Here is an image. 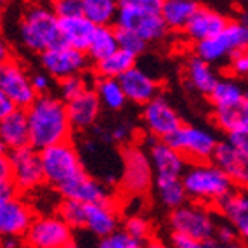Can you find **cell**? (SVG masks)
Returning <instances> with one entry per match:
<instances>
[{
    "mask_svg": "<svg viewBox=\"0 0 248 248\" xmlns=\"http://www.w3.org/2000/svg\"><path fill=\"white\" fill-rule=\"evenodd\" d=\"M30 124V144L37 149H44L56 142L71 139L70 116L66 101L59 95L40 94L26 108Z\"/></svg>",
    "mask_w": 248,
    "mask_h": 248,
    "instance_id": "cell-1",
    "label": "cell"
},
{
    "mask_svg": "<svg viewBox=\"0 0 248 248\" xmlns=\"http://www.w3.org/2000/svg\"><path fill=\"white\" fill-rule=\"evenodd\" d=\"M182 182L189 202L202 203L210 208H217V205L234 191L232 181L214 160L187 163Z\"/></svg>",
    "mask_w": 248,
    "mask_h": 248,
    "instance_id": "cell-2",
    "label": "cell"
},
{
    "mask_svg": "<svg viewBox=\"0 0 248 248\" xmlns=\"http://www.w3.org/2000/svg\"><path fill=\"white\" fill-rule=\"evenodd\" d=\"M19 40L31 52H44L61 42L59 17L46 4H31L21 16Z\"/></svg>",
    "mask_w": 248,
    "mask_h": 248,
    "instance_id": "cell-3",
    "label": "cell"
},
{
    "mask_svg": "<svg viewBox=\"0 0 248 248\" xmlns=\"http://www.w3.org/2000/svg\"><path fill=\"white\" fill-rule=\"evenodd\" d=\"M40 160L46 184L54 189L85 172L82 155L70 139L40 149Z\"/></svg>",
    "mask_w": 248,
    "mask_h": 248,
    "instance_id": "cell-4",
    "label": "cell"
},
{
    "mask_svg": "<svg viewBox=\"0 0 248 248\" xmlns=\"http://www.w3.org/2000/svg\"><path fill=\"white\" fill-rule=\"evenodd\" d=\"M155 184V170L148 149L128 142L122 151L120 187L125 196H144Z\"/></svg>",
    "mask_w": 248,
    "mask_h": 248,
    "instance_id": "cell-5",
    "label": "cell"
},
{
    "mask_svg": "<svg viewBox=\"0 0 248 248\" xmlns=\"http://www.w3.org/2000/svg\"><path fill=\"white\" fill-rule=\"evenodd\" d=\"M217 219L212 214L210 207L202 203L186 202L181 207L174 208L170 214V228L172 231L184 232L195 238L202 247H217L214 236L217 229Z\"/></svg>",
    "mask_w": 248,
    "mask_h": 248,
    "instance_id": "cell-6",
    "label": "cell"
},
{
    "mask_svg": "<svg viewBox=\"0 0 248 248\" xmlns=\"http://www.w3.org/2000/svg\"><path fill=\"white\" fill-rule=\"evenodd\" d=\"M241 49H248V23L241 19L229 21L217 35L195 44L196 56L212 64L228 62L232 54Z\"/></svg>",
    "mask_w": 248,
    "mask_h": 248,
    "instance_id": "cell-7",
    "label": "cell"
},
{
    "mask_svg": "<svg viewBox=\"0 0 248 248\" xmlns=\"http://www.w3.org/2000/svg\"><path fill=\"white\" fill-rule=\"evenodd\" d=\"M75 229L59 214L35 217L25 234V245L33 248H71L77 245Z\"/></svg>",
    "mask_w": 248,
    "mask_h": 248,
    "instance_id": "cell-8",
    "label": "cell"
},
{
    "mask_svg": "<svg viewBox=\"0 0 248 248\" xmlns=\"http://www.w3.org/2000/svg\"><path fill=\"white\" fill-rule=\"evenodd\" d=\"M165 141H169L174 146L179 153L186 158L187 163L212 160L215 149L220 142L215 137V134L207 130V128L186 124H182Z\"/></svg>",
    "mask_w": 248,
    "mask_h": 248,
    "instance_id": "cell-9",
    "label": "cell"
},
{
    "mask_svg": "<svg viewBox=\"0 0 248 248\" xmlns=\"http://www.w3.org/2000/svg\"><path fill=\"white\" fill-rule=\"evenodd\" d=\"M11 163V174L17 193L30 195L31 191L38 189L46 184L44 169H42L40 149L28 144L23 148L11 149L7 153Z\"/></svg>",
    "mask_w": 248,
    "mask_h": 248,
    "instance_id": "cell-10",
    "label": "cell"
},
{
    "mask_svg": "<svg viewBox=\"0 0 248 248\" xmlns=\"http://www.w3.org/2000/svg\"><path fill=\"white\" fill-rule=\"evenodd\" d=\"M115 23L118 28L130 30L137 33L148 44L161 40L169 31V26L165 25L161 13H153L132 4H120Z\"/></svg>",
    "mask_w": 248,
    "mask_h": 248,
    "instance_id": "cell-11",
    "label": "cell"
},
{
    "mask_svg": "<svg viewBox=\"0 0 248 248\" xmlns=\"http://www.w3.org/2000/svg\"><path fill=\"white\" fill-rule=\"evenodd\" d=\"M40 64L54 80H62L87 70L89 56L85 50L59 42L50 49L40 52Z\"/></svg>",
    "mask_w": 248,
    "mask_h": 248,
    "instance_id": "cell-12",
    "label": "cell"
},
{
    "mask_svg": "<svg viewBox=\"0 0 248 248\" xmlns=\"http://www.w3.org/2000/svg\"><path fill=\"white\" fill-rule=\"evenodd\" d=\"M141 120L151 139H169L182 125L175 108L161 95H156L142 106Z\"/></svg>",
    "mask_w": 248,
    "mask_h": 248,
    "instance_id": "cell-13",
    "label": "cell"
},
{
    "mask_svg": "<svg viewBox=\"0 0 248 248\" xmlns=\"http://www.w3.org/2000/svg\"><path fill=\"white\" fill-rule=\"evenodd\" d=\"M35 219V208L31 203L17 195L0 200V240L2 238H25Z\"/></svg>",
    "mask_w": 248,
    "mask_h": 248,
    "instance_id": "cell-14",
    "label": "cell"
},
{
    "mask_svg": "<svg viewBox=\"0 0 248 248\" xmlns=\"http://www.w3.org/2000/svg\"><path fill=\"white\" fill-rule=\"evenodd\" d=\"M0 89L14 101L17 108H28L37 99V91L33 89L31 77L14 59L0 64Z\"/></svg>",
    "mask_w": 248,
    "mask_h": 248,
    "instance_id": "cell-15",
    "label": "cell"
},
{
    "mask_svg": "<svg viewBox=\"0 0 248 248\" xmlns=\"http://www.w3.org/2000/svg\"><path fill=\"white\" fill-rule=\"evenodd\" d=\"M120 226V208L115 200L99 203H85L83 228L97 240L111 234Z\"/></svg>",
    "mask_w": 248,
    "mask_h": 248,
    "instance_id": "cell-16",
    "label": "cell"
},
{
    "mask_svg": "<svg viewBox=\"0 0 248 248\" xmlns=\"http://www.w3.org/2000/svg\"><path fill=\"white\" fill-rule=\"evenodd\" d=\"M58 193L61 195V198L78 200L82 203H99L115 200L111 189L104 182L89 175L87 170L58 187Z\"/></svg>",
    "mask_w": 248,
    "mask_h": 248,
    "instance_id": "cell-17",
    "label": "cell"
},
{
    "mask_svg": "<svg viewBox=\"0 0 248 248\" xmlns=\"http://www.w3.org/2000/svg\"><path fill=\"white\" fill-rule=\"evenodd\" d=\"M212 160L228 174L238 189H248V155L240 151L229 141L219 142Z\"/></svg>",
    "mask_w": 248,
    "mask_h": 248,
    "instance_id": "cell-18",
    "label": "cell"
},
{
    "mask_svg": "<svg viewBox=\"0 0 248 248\" xmlns=\"http://www.w3.org/2000/svg\"><path fill=\"white\" fill-rule=\"evenodd\" d=\"M148 155L156 175H179L182 177L187 160L165 139H153L148 144Z\"/></svg>",
    "mask_w": 248,
    "mask_h": 248,
    "instance_id": "cell-19",
    "label": "cell"
},
{
    "mask_svg": "<svg viewBox=\"0 0 248 248\" xmlns=\"http://www.w3.org/2000/svg\"><path fill=\"white\" fill-rule=\"evenodd\" d=\"M66 108H68V116H70L73 130L83 132V130L94 127L95 122L99 120L103 104H101L99 95L95 94V91L87 89V91L82 92L80 95L66 101Z\"/></svg>",
    "mask_w": 248,
    "mask_h": 248,
    "instance_id": "cell-20",
    "label": "cell"
},
{
    "mask_svg": "<svg viewBox=\"0 0 248 248\" xmlns=\"http://www.w3.org/2000/svg\"><path fill=\"white\" fill-rule=\"evenodd\" d=\"M118 80L124 87L127 101L134 104L144 106L148 101L156 97L158 92H160V85H158L156 80L139 66H134L128 71H125Z\"/></svg>",
    "mask_w": 248,
    "mask_h": 248,
    "instance_id": "cell-21",
    "label": "cell"
},
{
    "mask_svg": "<svg viewBox=\"0 0 248 248\" xmlns=\"http://www.w3.org/2000/svg\"><path fill=\"white\" fill-rule=\"evenodd\" d=\"M229 21L226 16H222L220 13L214 11L208 7H200L195 11V14L191 16V19L187 21V25L184 26V35L187 37V40H191L193 44H198L202 40L214 37L226 28Z\"/></svg>",
    "mask_w": 248,
    "mask_h": 248,
    "instance_id": "cell-22",
    "label": "cell"
},
{
    "mask_svg": "<svg viewBox=\"0 0 248 248\" xmlns=\"http://www.w3.org/2000/svg\"><path fill=\"white\" fill-rule=\"evenodd\" d=\"M215 210L222 215V219L229 222L241 241L248 245V189H238L229 193Z\"/></svg>",
    "mask_w": 248,
    "mask_h": 248,
    "instance_id": "cell-23",
    "label": "cell"
},
{
    "mask_svg": "<svg viewBox=\"0 0 248 248\" xmlns=\"http://www.w3.org/2000/svg\"><path fill=\"white\" fill-rule=\"evenodd\" d=\"M0 141L7 149H17L30 144V124L25 108H16L11 115L0 120Z\"/></svg>",
    "mask_w": 248,
    "mask_h": 248,
    "instance_id": "cell-24",
    "label": "cell"
},
{
    "mask_svg": "<svg viewBox=\"0 0 248 248\" xmlns=\"http://www.w3.org/2000/svg\"><path fill=\"white\" fill-rule=\"evenodd\" d=\"M95 26L87 16L78 14L71 17H59V31H61V42L73 46L77 49L87 50L91 38L95 31Z\"/></svg>",
    "mask_w": 248,
    "mask_h": 248,
    "instance_id": "cell-25",
    "label": "cell"
},
{
    "mask_svg": "<svg viewBox=\"0 0 248 248\" xmlns=\"http://www.w3.org/2000/svg\"><path fill=\"white\" fill-rule=\"evenodd\" d=\"M214 124L226 134L248 128V95L245 94L238 101L226 106L214 108Z\"/></svg>",
    "mask_w": 248,
    "mask_h": 248,
    "instance_id": "cell-26",
    "label": "cell"
},
{
    "mask_svg": "<svg viewBox=\"0 0 248 248\" xmlns=\"http://www.w3.org/2000/svg\"><path fill=\"white\" fill-rule=\"evenodd\" d=\"M153 187L160 203L170 210L181 207L189 200L182 177H179V175H156Z\"/></svg>",
    "mask_w": 248,
    "mask_h": 248,
    "instance_id": "cell-27",
    "label": "cell"
},
{
    "mask_svg": "<svg viewBox=\"0 0 248 248\" xmlns=\"http://www.w3.org/2000/svg\"><path fill=\"white\" fill-rule=\"evenodd\" d=\"M186 77L191 87L203 95L210 94L217 80H219V77H217V73L214 70V64L202 59L200 56H195V58H191L187 61Z\"/></svg>",
    "mask_w": 248,
    "mask_h": 248,
    "instance_id": "cell-28",
    "label": "cell"
},
{
    "mask_svg": "<svg viewBox=\"0 0 248 248\" xmlns=\"http://www.w3.org/2000/svg\"><path fill=\"white\" fill-rule=\"evenodd\" d=\"M136 54L118 47L109 56L95 61V73L97 77H106V78H120L125 71L136 66Z\"/></svg>",
    "mask_w": 248,
    "mask_h": 248,
    "instance_id": "cell-29",
    "label": "cell"
},
{
    "mask_svg": "<svg viewBox=\"0 0 248 248\" xmlns=\"http://www.w3.org/2000/svg\"><path fill=\"white\" fill-rule=\"evenodd\" d=\"M196 9L198 4L195 0H165L161 7V17L169 30H184Z\"/></svg>",
    "mask_w": 248,
    "mask_h": 248,
    "instance_id": "cell-30",
    "label": "cell"
},
{
    "mask_svg": "<svg viewBox=\"0 0 248 248\" xmlns=\"http://www.w3.org/2000/svg\"><path fill=\"white\" fill-rule=\"evenodd\" d=\"M118 49V38H116V28L111 25H103L95 26V31L91 38V44L87 47V56L92 61H99V59L106 58L111 52Z\"/></svg>",
    "mask_w": 248,
    "mask_h": 248,
    "instance_id": "cell-31",
    "label": "cell"
},
{
    "mask_svg": "<svg viewBox=\"0 0 248 248\" xmlns=\"http://www.w3.org/2000/svg\"><path fill=\"white\" fill-rule=\"evenodd\" d=\"M95 94L99 95V101L103 108L109 109V111H118L125 106L127 103V95L124 92V87L118 78H106V77H99L94 85Z\"/></svg>",
    "mask_w": 248,
    "mask_h": 248,
    "instance_id": "cell-32",
    "label": "cell"
},
{
    "mask_svg": "<svg viewBox=\"0 0 248 248\" xmlns=\"http://www.w3.org/2000/svg\"><path fill=\"white\" fill-rule=\"evenodd\" d=\"M120 9V0H82V13L97 26L113 25Z\"/></svg>",
    "mask_w": 248,
    "mask_h": 248,
    "instance_id": "cell-33",
    "label": "cell"
},
{
    "mask_svg": "<svg viewBox=\"0 0 248 248\" xmlns=\"http://www.w3.org/2000/svg\"><path fill=\"white\" fill-rule=\"evenodd\" d=\"M245 92L240 87V83L232 78H219L215 87L212 89V92L208 94L210 97V103L214 104V108L217 106H226V104H231L234 101H238L240 97H243Z\"/></svg>",
    "mask_w": 248,
    "mask_h": 248,
    "instance_id": "cell-34",
    "label": "cell"
},
{
    "mask_svg": "<svg viewBox=\"0 0 248 248\" xmlns=\"http://www.w3.org/2000/svg\"><path fill=\"white\" fill-rule=\"evenodd\" d=\"M124 229L132 236L134 240L139 243V247H146V245H151L153 240V229H151V224L141 217V215H130L124 224Z\"/></svg>",
    "mask_w": 248,
    "mask_h": 248,
    "instance_id": "cell-35",
    "label": "cell"
},
{
    "mask_svg": "<svg viewBox=\"0 0 248 248\" xmlns=\"http://www.w3.org/2000/svg\"><path fill=\"white\" fill-rule=\"evenodd\" d=\"M58 212L62 219L66 220L73 229H82L83 228V215H85V203L78 202V200H70V198H61L58 205Z\"/></svg>",
    "mask_w": 248,
    "mask_h": 248,
    "instance_id": "cell-36",
    "label": "cell"
},
{
    "mask_svg": "<svg viewBox=\"0 0 248 248\" xmlns=\"http://www.w3.org/2000/svg\"><path fill=\"white\" fill-rule=\"evenodd\" d=\"M59 82V97L62 101H70L77 95H80L82 92H85L89 89V82L85 73L80 75H71V77H66V78L58 80Z\"/></svg>",
    "mask_w": 248,
    "mask_h": 248,
    "instance_id": "cell-37",
    "label": "cell"
},
{
    "mask_svg": "<svg viewBox=\"0 0 248 248\" xmlns=\"http://www.w3.org/2000/svg\"><path fill=\"white\" fill-rule=\"evenodd\" d=\"M116 38H118V47L124 50H128V52L136 54H142L148 47V42L144 38H141L137 33L130 31V30H125V28H118L116 26Z\"/></svg>",
    "mask_w": 248,
    "mask_h": 248,
    "instance_id": "cell-38",
    "label": "cell"
},
{
    "mask_svg": "<svg viewBox=\"0 0 248 248\" xmlns=\"http://www.w3.org/2000/svg\"><path fill=\"white\" fill-rule=\"evenodd\" d=\"M101 248H141L139 243L125 229H116L111 234L104 236L97 241Z\"/></svg>",
    "mask_w": 248,
    "mask_h": 248,
    "instance_id": "cell-39",
    "label": "cell"
},
{
    "mask_svg": "<svg viewBox=\"0 0 248 248\" xmlns=\"http://www.w3.org/2000/svg\"><path fill=\"white\" fill-rule=\"evenodd\" d=\"M14 195H17V189L13 182L9 156H7V153L0 155V200H5Z\"/></svg>",
    "mask_w": 248,
    "mask_h": 248,
    "instance_id": "cell-40",
    "label": "cell"
},
{
    "mask_svg": "<svg viewBox=\"0 0 248 248\" xmlns=\"http://www.w3.org/2000/svg\"><path fill=\"white\" fill-rule=\"evenodd\" d=\"M214 240H215V243H217V247H238V245L241 243L240 234L236 232V229L232 228L229 222L217 224Z\"/></svg>",
    "mask_w": 248,
    "mask_h": 248,
    "instance_id": "cell-41",
    "label": "cell"
},
{
    "mask_svg": "<svg viewBox=\"0 0 248 248\" xmlns=\"http://www.w3.org/2000/svg\"><path fill=\"white\" fill-rule=\"evenodd\" d=\"M54 13L58 17H71L78 16L82 13V0H56L52 2Z\"/></svg>",
    "mask_w": 248,
    "mask_h": 248,
    "instance_id": "cell-42",
    "label": "cell"
},
{
    "mask_svg": "<svg viewBox=\"0 0 248 248\" xmlns=\"http://www.w3.org/2000/svg\"><path fill=\"white\" fill-rule=\"evenodd\" d=\"M228 64L232 75L247 77L248 75V49H241L232 54L231 58H229Z\"/></svg>",
    "mask_w": 248,
    "mask_h": 248,
    "instance_id": "cell-43",
    "label": "cell"
},
{
    "mask_svg": "<svg viewBox=\"0 0 248 248\" xmlns=\"http://www.w3.org/2000/svg\"><path fill=\"white\" fill-rule=\"evenodd\" d=\"M52 77L47 73L46 70L42 73H35L31 75V83H33V89L37 91V94H49L50 91V83H52Z\"/></svg>",
    "mask_w": 248,
    "mask_h": 248,
    "instance_id": "cell-44",
    "label": "cell"
},
{
    "mask_svg": "<svg viewBox=\"0 0 248 248\" xmlns=\"http://www.w3.org/2000/svg\"><path fill=\"white\" fill-rule=\"evenodd\" d=\"M170 245L175 248H198L202 247L200 241H196L195 238H191V236L184 234V232H179V231H172L170 234Z\"/></svg>",
    "mask_w": 248,
    "mask_h": 248,
    "instance_id": "cell-45",
    "label": "cell"
},
{
    "mask_svg": "<svg viewBox=\"0 0 248 248\" xmlns=\"http://www.w3.org/2000/svg\"><path fill=\"white\" fill-rule=\"evenodd\" d=\"M228 141L231 142L234 148H238L240 151L248 155V128H241V130L228 134Z\"/></svg>",
    "mask_w": 248,
    "mask_h": 248,
    "instance_id": "cell-46",
    "label": "cell"
},
{
    "mask_svg": "<svg viewBox=\"0 0 248 248\" xmlns=\"http://www.w3.org/2000/svg\"><path fill=\"white\" fill-rule=\"evenodd\" d=\"M132 128H128L127 125H116L115 128H111V137L115 142H122V144H128V137H130Z\"/></svg>",
    "mask_w": 248,
    "mask_h": 248,
    "instance_id": "cell-47",
    "label": "cell"
},
{
    "mask_svg": "<svg viewBox=\"0 0 248 248\" xmlns=\"http://www.w3.org/2000/svg\"><path fill=\"white\" fill-rule=\"evenodd\" d=\"M16 104H14V101L9 97L7 94H5L2 89H0V120L2 118H5L7 115H11V113L16 109Z\"/></svg>",
    "mask_w": 248,
    "mask_h": 248,
    "instance_id": "cell-48",
    "label": "cell"
},
{
    "mask_svg": "<svg viewBox=\"0 0 248 248\" xmlns=\"http://www.w3.org/2000/svg\"><path fill=\"white\" fill-rule=\"evenodd\" d=\"M11 58V47H9L7 40L0 35V64H4L5 61H9Z\"/></svg>",
    "mask_w": 248,
    "mask_h": 248,
    "instance_id": "cell-49",
    "label": "cell"
},
{
    "mask_svg": "<svg viewBox=\"0 0 248 248\" xmlns=\"http://www.w3.org/2000/svg\"><path fill=\"white\" fill-rule=\"evenodd\" d=\"M7 151H9V149H7V146H5L4 142L0 141V155H5V153H7Z\"/></svg>",
    "mask_w": 248,
    "mask_h": 248,
    "instance_id": "cell-50",
    "label": "cell"
},
{
    "mask_svg": "<svg viewBox=\"0 0 248 248\" xmlns=\"http://www.w3.org/2000/svg\"><path fill=\"white\" fill-rule=\"evenodd\" d=\"M5 2H7V0H0V11H2V9H4Z\"/></svg>",
    "mask_w": 248,
    "mask_h": 248,
    "instance_id": "cell-51",
    "label": "cell"
},
{
    "mask_svg": "<svg viewBox=\"0 0 248 248\" xmlns=\"http://www.w3.org/2000/svg\"><path fill=\"white\" fill-rule=\"evenodd\" d=\"M130 2H134V0H120V4H130Z\"/></svg>",
    "mask_w": 248,
    "mask_h": 248,
    "instance_id": "cell-52",
    "label": "cell"
},
{
    "mask_svg": "<svg viewBox=\"0 0 248 248\" xmlns=\"http://www.w3.org/2000/svg\"><path fill=\"white\" fill-rule=\"evenodd\" d=\"M47 2H50V4H52V2H56V0H47Z\"/></svg>",
    "mask_w": 248,
    "mask_h": 248,
    "instance_id": "cell-53",
    "label": "cell"
}]
</instances>
